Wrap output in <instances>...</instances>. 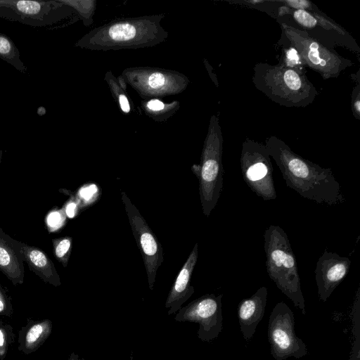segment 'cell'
<instances>
[{
	"mask_svg": "<svg viewBox=\"0 0 360 360\" xmlns=\"http://www.w3.org/2000/svg\"><path fill=\"white\" fill-rule=\"evenodd\" d=\"M13 314V307L10 299L0 288V315L11 316Z\"/></svg>",
	"mask_w": 360,
	"mask_h": 360,
	"instance_id": "30",
	"label": "cell"
},
{
	"mask_svg": "<svg viewBox=\"0 0 360 360\" xmlns=\"http://www.w3.org/2000/svg\"><path fill=\"white\" fill-rule=\"evenodd\" d=\"M101 194L100 186L95 182L83 185L77 191V200L81 209H86L98 200Z\"/></svg>",
	"mask_w": 360,
	"mask_h": 360,
	"instance_id": "25",
	"label": "cell"
},
{
	"mask_svg": "<svg viewBox=\"0 0 360 360\" xmlns=\"http://www.w3.org/2000/svg\"><path fill=\"white\" fill-rule=\"evenodd\" d=\"M0 58L21 73H27V68L20 59L19 49L9 37L2 33H0Z\"/></svg>",
	"mask_w": 360,
	"mask_h": 360,
	"instance_id": "22",
	"label": "cell"
},
{
	"mask_svg": "<svg viewBox=\"0 0 360 360\" xmlns=\"http://www.w3.org/2000/svg\"><path fill=\"white\" fill-rule=\"evenodd\" d=\"M68 360H84V358H80L78 354H75V352H72Z\"/></svg>",
	"mask_w": 360,
	"mask_h": 360,
	"instance_id": "33",
	"label": "cell"
},
{
	"mask_svg": "<svg viewBox=\"0 0 360 360\" xmlns=\"http://www.w3.org/2000/svg\"><path fill=\"white\" fill-rule=\"evenodd\" d=\"M252 81L270 100L287 108H306L319 94L302 68L285 62L256 63Z\"/></svg>",
	"mask_w": 360,
	"mask_h": 360,
	"instance_id": "3",
	"label": "cell"
},
{
	"mask_svg": "<svg viewBox=\"0 0 360 360\" xmlns=\"http://www.w3.org/2000/svg\"><path fill=\"white\" fill-rule=\"evenodd\" d=\"M248 3H250V4H262V3H264V1H262V0H252V1H247Z\"/></svg>",
	"mask_w": 360,
	"mask_h": 360,
	"instance_id": "34",
	"label": "cell"
},
{
	"mask_svg": "<svg viewBox=\"0 0 360 360\" xmlns=\"http://www.w3.org/2000/svg\"><path fill=\"white\" fill-rule=\"evenodd\" d=\"M223 136L219 120L215 115L210 120L200 165L192 170L199 181V193L202 213L208 217L215 207L223 189Z\"/></svg>",
	"mask_w": 360,
	"mask_h": 360,
	"instance_id": "5",
	"label": "cell"
},
{
	"mask_svg": "<svg viewBox=\"0 0 360 360\" xmlns=\"http://www.w3.org/2000/svg\"><path fill=\"white\" fill-rule=\"evenodd\" d=\"M104 80L108 84L115 101L124 114L131 111V103L127 92V84L120 77H115L111 71H107Z\"/></svg>",
	"mask_w": 360,
	"mask_h": 360,
	"instance_id": "21",
	"label": "cell"
},
{
	"mask_svg": "<svg viewBox=\"0 0 360 360\" xmlns=\"http://www.w3.org/2000/svg\"><path fill=\"white\" fill-rule=\"evenodd\" d=\"M165 14L112 20L85 34L75 44L90 51H119L156 46L165 41L168 32L161 25Z\"/></svg>",
	"mask_w": 360,
	"mask_h": 360,
	"instance_id": "2",
	"label": "cell"
},
{
	"mask_svg": "<svg viewBox=\"0 0 360 360\" xmlns=\"http://www.w3.org/2000/svg\"><path fill=\"white\" fill-rule=\"evenodd\" d=\"M120 77L143 100L177 95L189 84V79L184 74L155 67L128 68L122 71Z\"/></svg>",
	"mask_w": 360,
	"mask_h": 360,
	"instance_id": "7",
	"label": "cell"
},
{
	"mask_svg": "<svg viewBox=\"0 0 360 360\" xmlns=\"http://www.w3.org/2000/svg\"><path fill=\"white\" fill-rule=\"evenodd\" d=\"M350 264L351 260L348 257L330 252L328 248L324 250L314 270L320 300L326 302L349 273Z\"/></svg>",
	"mask_w": 360,
	"mask_h": 360,
	"instance_id": "13",
	"label": "cell"
},
{
	"mask_svg": "<svg viewBox=\"0 0 360 360\" xmlns=\"http://www.w3.org/2000/svg\"><path fill=\"white\" fill-rule=\"evenodd\" d=\"M243 178L248 186L264 200L277 198L273 179V165L265 144L246 139L240 158Z\"/></svg>",
	"mask_w": 360,
	"mask_h": 360,
	"instance_id": "8",
	"label": "cell"
},
{
	"mask_svg": "<svg viewBox=\"0 0 360 360\" xmlns=\"http://www.w3.org/2000/svg\"><path fill=\"white\" fill-rule=\"evenodd\" d=\"M1 155H2V151L0 150V162H1Z\"/></svg>",
	"mask_w": 360,
	"mask_h": 360,
	"instance_id": "35",
	"label": "cell"
},
{
	"mask_svg": "<svg viewBox=\"0 0 360 360\" xmlns=\"http://www.w3.org/2000/svg\"><path fill=\"white\" fill-rule=\"evenodd\" d=\"M280 2L292 9H300L309 12L319 11L315 5L307 0H285Z\"/></svg>",
	"mask_w": 360,
	"mask_h": 360,
	"instance_id": "29",
	"label": "cell"
},
{
	"mask_svg": "<svg viewBox=\"0 0 360 360\" xmlns=\"http://www.w3.org/2000/svg\"><path fill=\"white\" fill-rule=\"evenodd\" d=\"M278 17L291 16L297 24L301 28H303L302 30L314 38H316L319 32H321L322 35L320 41L323 44V37L326 36V34L329 37L333 34L347 40H354L344 28L319 10L316 12H309L304 10L292 9L283 5L278 9ZM326 38L328 37H326Z\"/></svg>",
	"mask_w": 360,
	"mask_h": 360,
	"instance_id": "14",
	"label": "cell"
},
{
	"mask_svg": "<svg viewBox=\"0 0 360 360\" xmlns=\"http://www.w3.org/2000/svg\"><path fill=\"white\" fill-rule=\"evenodd\" d=\"M22 262L18 241L11 238L0 229V269L14 285L23 282Z\"/></svg>",
	"mask_w": 360,
	"mask_h": 360,
	"instance_id": "17",
	"label": "cell"
},
{
	"mask_svg": "<svg viewBox=\"0 0 360 360\" xmlns=\"http://www.w3.org/2000/svg\"><path fill=\"white\" fill-rule=\"evenodd\" d=\"M360 287L359 286L351 313L352 322V342L349 360H360Z\"/></svg>",
	"mask_w": 360,
	"mask_h": 360,
	"instance_id": "23",
	"label": "cell"
},
{
	"mask_svg": "<svg viewBox=\"0 0 360 360\" xmlns=\"http://www.w3.org/2000/svg\"><path fill=\"white\" fill-rule=\"evenodd\" d=\"M13 327L7 323L0 321V360H4L9 347L15 342Z\"/></svg>",
	"mask_w": 360,
	"mask_h": 360,
	"instance_id": "26",
	"label": "cell"
},
{
	"mask_svg": "<svg viewBox=\"0 0 360 360\" xmlns=\"http://www.w3.org/2000/svg\"><path fill=\"white\" fill-rule=\"evenodd\" d=\"M49 224L52 227H58L63 222L62 215L57 212L51 213L48 218Z\"/></svg>",
	"mask_w": 360,
	"mask_h": 360,
	"instance_id": "32",
	"label": "cell"
},
{
	"mask_svg": "<svg viewBox=\"0 0 360 360\" xmlns=\"http://www.w3.org/2000/svg\"><path fill=\"white\" fill-rule=\"evenodd\" d=\"M178 101L163 103L159 99L143 100L141 108L146 115L158 121L164 122L171 117L179 109Z\"/></svg>",
	"mask_w": 360,
	"mask_h": 360,
	"instance_id": "20",
	"label": "cell"
},
{
	"mask_svg": "<svg viewBox=\"0 0 360 360\" xmlns=\"http://www.w3.org/2000/svg\"><path fill=\"white\" fill-rule=\"evenodd\" d=\"M222 297V294L204 295L181 307L174 319L179 322L198 323V338L203 342H210L218 338L223 328Z\"/></svg>",
	"mask_w": 360,
	"mask_h": 360,
	"instance_id": "12",
	"label": "cell"
},
{
	"mask_svg": "<svg viewBox=\"0 0 360 360\" xmlns=\"http://www.w3.org/2000/svg\"><path fill=\"white\" fill-rule=\"evenodd\" d=\"M72 240V238L65 237L60 238L55 245V255L64 266H66L70 255Z\"/></svg>",
	"mask_w": 360,
	"mask_h": 360,
	"instance_id": "27",
	"label": "cell"
},
{
	"mask_svg": "<svg viewBox=\"0 0 360 360\" xmlns=\"http://www.w3.org/2000/svg\"><path fill=\"white\" fill-rule=\"evenodd\" d=\"M356 85L353 88L352 93V111L354 117L359 120L360 119V79H359V71L357 72L355 78Z\"/></svg>",
	"mask_w": 360,
	"mask_h": 360,
	"instance_id": "28",
	"label": "cell"
},
{
	"mask_svg": "<svg viewBox=\"0 0 360 360\" xmlns=\"http://www.w3.org/2000/svg\"><path fill=\"white\" fill-rule=\"evenodd\" d=\"M130 359H131V360H134V359H133V356H131Z\"/></svg>",
	"mask_w": 360,
	"mask_h": 360,
	"instance_id": "36",
	"label": "cell"
},
{
	"mask_svg": "<svg viewBox=\"0 0 360 360\" xmlns=\"http://www.w3.org/2000/svg\"><path fill=\"white\" fill-rule=\"evenodd\" d=\"M267 336L271 354L276 360L300 359L307 354L305 343L295 334L294 314L283 302L277 303L272 309Z\"/></svg>",
	"mask_w": 360,
	"mask_h": 360,
	"instance_id": "10",
	"label": "cell"
},
{
	"mask_svg": "<svg viewBox=\"0 0 360 360\" xmlns=\"http://www.w3.org/2000/svg\"><path fill=\"white\" fill-rule=\"evenodd\" d=\"M267 288H259L251 297L243 299L238 306V318L244 340L249 342L262 319L267 301Z\"/></svg>",
	"mask_w": 360,
	"mask_h": 360,
	"instance_id": "16",
	"label": "cell"
},
{
	"mask_svg": "<svg viewBox=\"0 0 360 360\" xmlns=\"http://www.w3.org/2000/svg\"><path fill=\"white\" fill-rule=\"evenodd\" d=\"M132 234L141 254L146 268L150 290H153L157 271L163 262V250L143 217L124 191L121 192Z\"/></svg>",
	"mask_w": 360,
	"mask_h": 360,
	"instance_id": "11",
	"label": "cell"
},
{
	"mask_svg": "<svg viewBox=\"0 0 360 360\" xmlns=\"http://www.w3.org/2000/svg\"><path fill=\"white\" fill-rule=\"evenodd\" d=\"M80 207L79 201H71L67 205L65 208V212L68 217L73 218L77 214V211ZM81 208V207H80Z\"/></svg>",
	"mask_w": 360,
	"mask_h": 360,
	"instance_id": "31",
	"label": "cell"
},
{
	"mask_svg": "<svg viewBox=\"0 0 360 360\" xmlns=\"http://www.w3.org/2000/svg\"><path fill=\"white\" fill-rule=\"evenodd\" d=\"M23 260L29 263L32 271L44 281L54 286L61 285L60 278L51 260L40 250L25 245L18 242Z\"/></svg>",
	"mask_w": 360,
	"mask_h": 360,
	"instance_id": "19",
	"label": "cell"
},
{
	"mask_svg": "<svg viewBox=\"0 0 360 360\" xmlns=\"http://www.w3.org/2000/svg\"><path fill=\"white\" fill-rule=\"evenodd\" d=\"M73 10L60 0H0V18L34 27H50L68 19Z\"/></svg>",
	"mask_w": 360,
	"mask_h": 360,
	"instance_id": "9",
	"label": "cell"
},
{
	"mask_svg": "<svg viewBox=\"0 0 360 360\" xmlns=\"http://www.w3.org/2000/svg\"><path fill=\"white\" fill-rule=\"evenodd\" d=\"M266 267L276 287L306 314L298 266L285 231L279 226L270 225L264 233Z\"/></svg>",
	"mask_w": 360,
	"mask_h": 360,
	"instance_id": "4",
	"label": "cell"
},
{
	"mask_svg": "<svg viewBox=\"0 0 360 360\" xmlns=\"http://www.w3.org/2000/svg\"><path fill=\"white\" fill-rule=\"evenodd\" d=\"M283 34L307 66L323 79L337 78L354 63L310 36L305 30L285 22L281 23Z\"/></svg>",
	"mask_w": 360,
	"mask_h": 360,
	"instance_id": "6",
	"label": "cell"
},
{
	"mask_svg": "<svg viewBox=\"0 0 360 360\" xmlns=\"http://www.w3.org/2000/svg\"><path fill=\"white\" fill-rule=\"evenodd\" d=\"M198 256V245L195 243L186 261L180 269L172 285L165 302L167 314L177 312L194 293V287L191 285V279Z\"/></svg>",
	"mask_w": 360,
	"mask_h": 360,
	"instance_id": "15",
	"label": "cell"
},
{
	"mask_svg": "<svg viewBox=\"0 0 360 360\" xmlns=\"http://www.w3.org/2000/svg\"><path fill=\"white\" fill-rule=\"evenodd\" d=\"M60 1L75 11L86 26L92 23V17L96 8V1Z\"/></svg>",
	"mask_w": 360,
	"mask_h": 360,
	"instance_id": "24",
	"label": "cell"
},
{
	"mask_svg": "<svg viewBox=\"0 0 360 360\" xmlns=\"http://www.w3.org/2000/svg\"><path fill=\"white\" fill-rule=\"evenodd\" d=\"M264 144L286 185L300 195L330 206L345 201L340 185L330 168H323L302 158L275 136L268 137Z\"/></svg>",
	"mask_w": 360,
	"mask_h": 360,
	"instance_id": "1",
	"label": "cell"
},
{
	"mask_svg": "<svg viewBox=\"0 0 360 360\" xmlns=\"http://www.w3.org/2000/svg\"><path fill=\"white\" fill-rule=\"evenodd\" d=\"M53 323L50 319L31 321L22 327L18 334V350L30 354L37 351L52 333Z\"/></svg>",
	"mask_w": 360,
	"mask_h": 360,
	"instance_id": "18",
	"label": "cell"
}]
</instances>
